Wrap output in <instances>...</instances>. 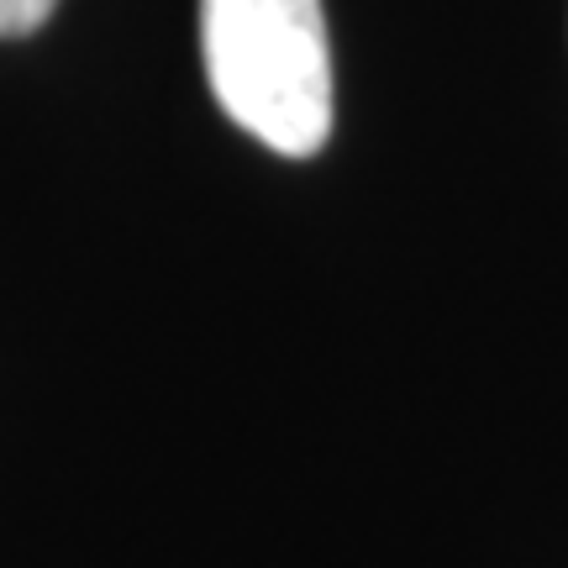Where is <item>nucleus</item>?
Here are the masks:
<instances>
[{
	"instance_id": "1",
	"label": "nucleus",
	"mask_w": 568,
	"mask_h": 568,
	"mask_svg": "<svg viewBox=\"0 0 568 568\" xmlns=\"http://www.w3.org/2000/svg\"><path fill=\"white\" fill-rule=\"evenodd\" d=\"M201 59L232 122L311 159L332 132V48L322 0H201Z\"/></svg>"
},
{
	"instance_id": "2",
	"label": "nucleus",
	"mask_w": 568,
	"mask_h": 568,
	"mask_svg": "<svg viewBox=\"0 0 568 568\" xmlns=\"http://www.w3.org/2000/svg\"><path fill=\"white\" fill-rule=\"evenodd\" d=\"M59 0H0V38H27L53 17Z\"/></svg>"
}]
</instances>
